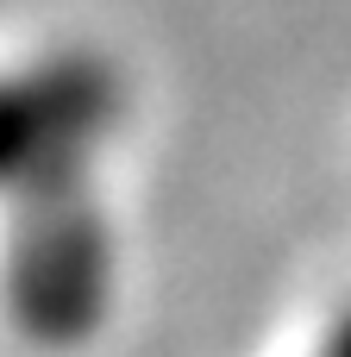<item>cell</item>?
<instances>
[{"instance_id": "obj_1", "label": "cell", "mask_w": 351, "mask_h": 357, "mask_svg": "<svg viewBox=\"0 0 351 357\" xmlns=\"http://www.w3.org/2000/svg\"><path fill=\"white\" fill-rule=\"evenodd\" d=\"M320 357H351V307L333 320V333H327V345H320Z\"/></svg>"}]
</instances>
